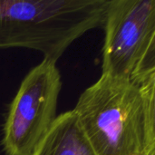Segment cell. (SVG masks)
Listing matches in <instances>:
<instances>
[{"instance_id":"obj_1","label":"cell","mask_w":155,"mask_h":155,"mask_svg":"<svg viewBox=\"0 0 155 155\" xmlns=\"http://www.w3.org/2000/svg\"><path fill=\"white\" fill-rule=\"evenodd\" d=\"M73 111L96 155H155V77L101 75Z\"/></svg>"},{"instance_id":"obj_2","label":"cell","mask_w":155,"mask_h":155,"mask_svg":"<svg viewBox=\"0 0 155 155\" xmlns=\"http://www.w3.org/2000/svg\"><path fill=\"white\" fill-rule=\"evenodd\" d=\"M108 0H0V49L26 48L56 63L85 33L102 27Z\"/></svg>"},{"instance_id":"obj_3","label":"cell","mask_w":155,"mask_h":155,"mask_svg":"<svg viewBox=\"0 0 155 155\" xmlns=\"http://www.w3.org/2000/svg\"><path fill=\"white\" fill-rule=\"evenodd\" d=\"M102 27V74L120 80L155 77V0H108Z\"/></svg>"},{"instance_id":"obj_4","label":"cell","mask_w":155,"mask_h":155,"mask_svg":"<svg viewBox=\"0 0 155 155\" xmlns=\"http://www.w3.org/2000/svg\"><path fill=\"white\" fill-rule=\"evenodd\" d=\"M62 77L56 63L43 60L20 84L5 117L2 146L5 155H33L57 115Z\"/></svg>"},{"instance_id":"obj_5","label":"cell","mask_w":155,"mask_h":155,"mask_svg":"<svg viewBox=\"0 0 155 155\" xmlns=\"http://www.w3.org/2000/svg\"><path fill=\"white\" fill-rule=\"evenodd\" d=\"M33 155H96L73 110L58 115Z\"/></svg>"}]
</instances>
